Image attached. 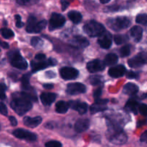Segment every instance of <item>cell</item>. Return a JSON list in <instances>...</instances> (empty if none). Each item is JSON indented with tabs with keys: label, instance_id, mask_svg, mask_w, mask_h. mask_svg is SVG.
<instances>
[{
	"label": "cell",
	"instance_id": "1",
	"mask_svg": "<svg viewBox=\"0 0 147 147\" xmlns=\"http://www.w3.org/2000/svg\"><path fill=\"white\" fill-rule=\"evenodd\" d=\"M10 106L20 116H22L32 107V101H37V97L27 91L14 93Z\"/></svg>",
	"mask_w": 147,
	"mask_h": 147
},
{
	"label": "cell",
	"instance_id": "2",
	"mask_svg": "<svg viewBox=\"0 0 147 147\" xmlns=\"http://www.w3.org/2000/svg\"><path fill=\"white\" fill-rule=\"evenodd\" d=\"M107 126L108 131L106 136L109 142L116 145H122L127 142V135L123 131L119 122L108 119Z\"/></svg>",
	"mask_w": 147,
	"mask_h": 147
},
{
	"label": "cell",
	"instance_id": "3",
	"mask_svg": "<svg viewBox=\"0 0 147 147\" xmlns=\"http://www.w3.org/2000/svg\"><path fill=\"white\" fill-rule=\"evenodd\" d=\"M85 32L90 37H100L106 32L104 26L98 22L91 20L86 23L83 27Z\"/></svg>",
	"mask_w": 147,
	"mask_h": 147
},
{
	"label": "cell",
	"instance_id": "4",
	"mask_svg": "<svg viewBox=\"0 0 147 147\" xmlns=\"http://www.w3.org/2000/svg\"><path fill=\"white\" fill-rule=\"evenodd\" d=\"M107 24L113 31L119 32L128 28L131 24V20L126 17H117L108 20Z\"/></svg>",
	"mask_w": 147,
	"mask_h": 147
},
{
	"label": "cell",
	"instance_id": "5",
	"mask_svg": "<svg viewBox=\"0 0 147 147\" xmlns=\"http://www.w3.org/2000/svg\"><path fill=\"white\" fill-rule=\"evenodd\" d=\"M8 58L10 62V64L14 67L20 69V70H25L28 67L27 61L25 59L23 58L20 55L18 50H11L8 53Z\"/></svg>",
	"mask_w": 147,
	"mask_h": 147
},
{
	"label": "cell",
	"instance_id": "6",
	"mask_svg": "<svg viewBox=\"0 0 147 147\" xmlns=\"http://www.w3.org/2000/svg\"><path fill=\"white\" fill-rule=\"evenodd\" d=\"M65 22V19L62 14L58 13H53L50 20L49 30L50 31L59 29L63 27Z\"/></svg>",
	"mask_w": 147,
	"mask_h": 147
},
{
	"label": "cell",
	"instance_id": "7",
	"mask_svg": "<svg viewBox=\"0 0 147 147\" xmlns=\"http://www.w3.org/2000/svg\"><path fill=\"white\" fill-rule=\"evenodd\" d=\"M38 62L32 61L31 63L32 72H37L40 70H43L48 66L56 65L57 63V60L54 58H49L47 60H37Z\"/></svg>",
	"mask_w": 147,
	"mask_h": 147
},
{
	"label": "cell",
	"instance_id": "8",
	"mask_svg": "<svg viewBox=\"0 0 147 147\" xmlns=\"http://www.w3.org/2000/svg\"><path fill=\"white\" fill-rule=\"evenodd\" d=\"M13 135L15 137L20 139L29 141V142H34L37 140V135L34 133L29 131L22 129H17L13 131Z\"/></svg>",
	"mask_w": 147,
	"mask_h": 147
},
{
	"label": "cell",
	"instance_id": "9",
	"mask_svg": "<svg viewBox=\"0 0 147 147\" xmlns=\"http://www.w3.org/2000/svg\"><path fill=\"white\" fill-rule=\"evenodd\" d=\"M60 73L61 77L65 80H73L78 76V71L73 67H65L60 69Z\"/></svg>",
	"mask_w": 147,
	"mask_h": 147
},
{
	"label": "cell",
	"instance_id": "10",
	"mask_svg": "<svg viewBox=\"0 0 147 147\" xmlns=\"http://www.w3.org/2000/svg\"><path fill=\"white\" fill-rule=\"evenodd\" d=\"M66 91L70 95H77L85 93L86 91V88L80 83H70L67 85Z\"/></svg>",
	"mask_w": 147,
	"mask_h": 147
},
{
	"label": "cell",
	"instance_id": "11",
	"mask_svg": "<svg viewBox=\"0 0 147 147\" xmlns=\"http://www.w3.org/2000/svg\"><path fill=\"white\" fill-rule=\"evenodd\" d=\"M109 102L108 99H96L94 104H93L90 107V113L92 114L98 113V112L103 111L107 109L106 104Z\"/></svg>",
	"mask_w": 147,
	"mask_h": 147
},
{
	"label": "cell",
	"instance_id": "12",
	"mask_svg": "<svg viewBox=\"0 0 147 147\" xmlns=\"http://www.w3.org/2000/svg\"><path fill=\"white\" fill-rule=\"evenodd\" d=\"M106 67L104 62L100 60H93L87 64V69L90 73H94L103 70Z\"/></svg>",
	"mask_w": 147,
	"mask_h": 147
},
{
	"label": "cell",
	"instance_id": "13",
	"mask_svg": "<svg viewBox=\"0 0 147 147\" xmlns=\"http://www.w3.org/2000/svg\"><path fill=\"white\" fill-rule=\"evenodd\" d=\"M69 42H70V45L77 47V48H85L89 45L88 40H86L83 36L80 35L75 36L70 40Z\"/></svg>",
	"mask_w": 147,
	"mask_h": 147
},
{
	"label": "cell",
	"instance_id": "14",
	"mask_svg": "<svg viewBox=\"0 0 147 147\" xmlns=\"http://www.w3.org/2000/svg\"><path fill=\"white\" fill-rule=\"evenodd\" d=\"M69 106L70 109L76 110L80 114H84L87 112L88 104L83 102H80L78 100H70L68 102Z\"/></svg>",
	"mask_w": 147,
	"mask_h": 147
},
{
	"label": "cell",
	"instance_id": "15",
	"mask_svg": "<svg viewBox=\"0 0 147 147\" xmlns=\"http://www.w3.org/2000/svg\"><path fill=\"white\" fill-rule=\"evenodd\" d=\"M98 42L99 45L104 49H109L111 47L112 43L111 40V34L109 32H105L104 33L101 34L99 37V39L98 40Z\"/></svg>",
	"mask_w": 147,
	"mask_h": 147
},
{
	"label": "cell",
	"instance_id": "16",
	"mask_svg": "<svg viewBox=\"0 0 147 147\" xmlns=\"http://www.w3.org/2000/svg\"><path fill=\"white\" fill-rule=\"evenodd\" d=\"M126 67L122 65L114 66L111 67L109 70V75L112 78H118L122 77L126 73Z\"/></svg>",
	"mask_w": 147,
	"mask_h": 147
},
{
	"label": "cell",
	"instance_id": "17",
	"mask_svg": "<svg viewBox=\"0 0 147 147\" xmlns=\"http://www.w3.org/2000/svg\"><path fill=\"white\" fill-rule=\"evenodd\" d=\"M90 126V121L87 119H80L75 123V130L78 133H81L87 130Z\"/></svg>",
	"mask_w": 147,
	"mask_h": 147
},
{
	"label": "cell",
	"instance_id": "18",
	"mask_svg": "<svg viewBox=\"0 0 147 147\" xmlns=\"http://www.w3.org/2000/svg\"><path fill=\"white\" fill-rule=\"evenodd\" d=\"M42 118L40 116H36V117H29V116H26L24 118V125L27 127L30 128H35L37 126L42 123Z\"/></svg>",
	"mask_w": 147,
	"mask_h": 147
},
{
	"label": "cell",
	"instance_id": "19",
	"mask_svg": "<svg viewBox=\"0 0 147 147\" xmlns=\"http://www.w3.org/2000/svg\"><path fill=\"white\" fill-rule=\"evenodd\" d=\"M128 64H129V65L131 67L136 68V67H142L143 65L145 64V62L144 60V58L142 55H141V53H139L135 57L129 59V61H128Z\"/></svg>",
	"mask_w": 147,
	"mask_h": 147
},
{
	"label": "cell",
	"instance_id": "20",
	"mask_svg": "<svg viewBox=\"0 0 147 147\" xmlns=\"http://www.w3.org/2000/svg\"><path fill=\"white\" fill-rule=\"evenodd\" d=\"M57 95L53 93H43L40 96L41 101L45 106H50L55 100Z\"/></svg>",
	"mask_w": 147,
	"mask_h": 147
},
{
	"label": "cell",
	"instance_id": "21",
	"mask_svg": "<svg viewBox=\"0 0 147 147\" xmlns=\"http://www.w3.org/2000/svg\"><path fill=\"white\" fill-rule=\"evenodd\" d=\"M139 104L136 100L134 99H130L126 102V105H125V109L129 112H132L134 114H136L138 113V110H139Z\"/></svg>",
	"mask_w": 147,
	"mask_h": 147
},
{
	"label": "cell",
	"instance_id": "22",
	"mask_svg": "<svg viewBox=\"0 0 147 147\" xmlns=\"http://www.w3.org/2000/svg\"><path fill=\"white\" fill-rule=\"evenodd\" d=\"M130 34L136 42H139L142 38L143 30L139 26H134L130 30Z\"/></svg>",
	"mask_w": 147,
	"mask_h": 147
},
{
	"label": "cell",
	"instance_id": "23",
	"mask_svg": "<svg viewBox=\"0 0 147 147\" xmlns=\"http://www.w3.org/2000/svg\"><path fill=\"white\" fill-rule=\"evenodd\" d=\"M123 93L129 96H134L139 92V87L136 84L132 83H128L123 87Z\"/></svg>",
	"mask_w": 147,
	"mask_h": 147
},
{
	"label": "cell",
	"instance_id": "24",
	"mask_svg": "<svg viewBox=\"0 0 147 147\" xmlns=\"http://www.w3.org/2000/svg\"><path fill=\"white\" fill-rule=\"evenodd\" d=\"M67 16H68V18L73 22L74 24H78L81 22L82 18V14H80L79 11H75V10H72V11H70L67 14Z\"/></svg>",
	"mask_w": 147,
	"mask_h": 147
},
{
	"label": "cell",
	"instance_id": "25",
	"mask_svg": "<svg viewBox=\"0 0 147 147\" xmlns=\"http://www.w3.org/2000/svg\"><path fill=\"white\" fill-rule=\"evenodd\" d=\"M38 22L37 21V18L34 16H30L27 20V27H26V31L29 33H34V29L35 25Z\"/></svg>",
	"mask_w": 147,
	"mask_h": 147
},
{
	"label": "cell",
	"instance_id": "26",
	"mask_svg": "<svg viewBox=\"0 0 147 147\" xmlns=\"http://www.w3.org/2000/svg\"><path fill=\"white\" fill-rule=\"evenodd\" d=\"M69 108L70 106L68 103H66L63 100H60L56 103L55 110L59 113H65L68 111Z\"/></svg>",
	"mask_w": 147,
	"mask_h": 147
},
{
	"label": "cell",
	"instance_id": "27",
	"mask_svg": "<svg viewBox=\"0 0 147 147\" xmlns=\"http://www.w3.org/2000/svg\"><path fill=\"white\" fill-rule=\"evenodd\" d=\"M30 74L27 73L24 75L22 78V88L25 91H32V87L30 85Z\"/></svg>",
	"mask_w": 147,
	"mask_h": 147
},
{
	"label": "cell",
	"instance_id": "28",
	"mask_svg": "<svg viewBox=\"0 0 147 147\" xmlns=\"http://www.w3.org/2000/svg\"><path fill=\"white\" fill-rule=\"evenodd\" d=\"M118 60H119V58H118V56L116 55L113 54V53H110L106 56L103 62H104L106 65L111 66L116 64Z\"/></svg>",
	"mask_w": 147,
	"mask_h": 147
},
{
	"label": "cell",
	"instance_id": "29",
	"mask_svg": "<svg viewBox=\"0 0 147 147\" xmlns=\"http://www.w3.org/2000/svg\"><path fill=\"white\" fill-rule=\"evenodd\" d=\"M128 40H129V37L126 35H125V34H117V35L114 37L115 43L118 45L124 44Z\"/></svg>",
	"mask_w": 147,
	"mask_h": 147
},
{
	"label": "cell",
	"instance_id": "30",
	"mask_svg": "<svg viewBox=\"0 0 147 147\" xmlns=\"http://www.w3.org/2000/svg\"><path fill=\"white\" fill-rule=\"evenodd\" d=\"M47 25V21L45 20H41V21L38 22L37 24L35 25L34 29V33H39L40 32L42 31L46 27Z\"/></svg>",
	"mask_w": 147,
	"mask_h": 147
},
{
	"label": "cell",
	"instance_id": "31",
	"mask_svg": "<svg viewBox=\"0 0 147 147\" xmlns=\"http://www.w3.org/2000/svg\"><path fill=\"white\" fill-rule=\"evenodd\" d=\"M1 36L5 39H9L14 37V34L12 30L8 28H2L1 30Z\"/></svg>",
	"mask_w": 147,
	"mask_h": 147
},
{
	"label": "cell",
	"instance_id": "32",
	"mask_svg": "<svg viewBox=\"0 0 147 147\" xmlns=\"http://www.w3.org/2000/svg\"><path fill=\"white\" fill-rule=\"evenodd\" d=\"M136 22L138 24L146 25L147 24V14H141L136 17Z\"/></svg>",
	"mask_w": 147,
	"mask_h": 147
},
{
	"label": "cell",
	"instance_id": "33",
	"mask_svg": "<svg viewBox=\"0 0 147 147\" xmlns=\"http://www.w3.org/2000/svg\"><path fill=\"white\" fill-rule=\"evenodd\" d=\"M131 53V47L129 45L123 46L120 50V55L121 57H126L129 56Z\"/></svg>",
	"mask_w": 147,
	"mask_h": 147
},
{
	"label": "cell",
	"instance_id": "34",
	"mask_svg": "<svg viewBox=\"0 0 147 147\" xmlns=\"http://www.w3.org/2000/svg\"><path fill=\"white\" fill-rule=\"evenodd\" d=\"M102 78L99 76H92L89 78V83L93 86H97L101 83Z\"/></svg>",
	"mask_w": 147,
	"mask_h": 147
},
{
	"label": "cell",
	"instance_id": "35",
	"mask_svg": "<svg viewBox=\"0 0 147 147\" xmlns=\"http://www.w3.org/2000/svg\"><path fill=\"white\" fill-rule=\"evenodd\" d=\"M31 45L34 47H40L42 46L43 41L40 37H34L31 40Z\"/></svg>",
	"mask_w": 147,
	"mask_h": 147
},
{
	"label": "cell",
	"instance_id": "36",
	"mask_svg": "<svg viewBox=\"0 0 147 147\" xmlns=\"http://www.w3.org/2000/svg\"><path fill=\"white\" fill-rule=\"evenodd\" d=\"M45 147H62V144L57 141H50L45 144Z\"/></svg>",
	"mask_w": 147,
	"mask_h": 147
},
{
	"label": "cell",
	"instance_id": "37",
	"mask_svg": "<svg viewBox=\"0 0 147 147\" xmlns=\"http://www.w3.org/2000/svg\"><path fill=\"white\" fill-rule=\"evenodd\" d=\"M16 1L20 5H27L30 4H35L40 0H16Z\"/></svg>",
	"mask_w": 147,
	"mask_h": 147
},
{
	"label": "cell",
	"instance_id": "38",
	"mask_svg": "<svg viewBox=\"0 0 147 147\" xmlns=\"http://www.w3.org/2000/svg\"><path fill=\"white\" fill-rule=\"evenodd\" d=\"M139 111L143 116H147V105L140 104L139 107Z\"/></svg>",
	"mask_w": 147,
	"mask_h": 147
},
{
	"label": "cell",
	"instance_id": "39",
	"mask_svg": "<svg viewBox=\"0 0 147 147\" xmlns=\"http://www.w3.org/2000/svg\"><path fill=\"white\" fill-rule=\"evenodd\" d=\"M15 21H16V27H18V28H21V27H22L23 26H24V23L22 22V20H21V17H20V15H18V14H17V15H15Z\"/></svg>",
	"mask_w": 147,
	"mask_h": 147
},
{
	"label": "cell",
	"instance_id": "40",
	"mask_svg": "<svg viewBox=\"0 0 147 147\" xmlns=\"http://www.w3.org/2000/svg\"><path fill=\"white\" fill-rule=\"evenodd\" d=\"M126 77L129 79H135V78H139V75L136 73H134L133 71H128L126 73Z\"/></svg>",
	"mask_w": 147,
	"mask_h": 147
},
{
	"label": "cell",
	"instance_id": "41",
	"mask_svg": "<svg viewBox=\"0 0 147 147\" xmlns=\"http://www.w3.org/2000/svg\"><path fill=\"white\" fill-rule=\"evenodd\" d=\"M119 9V6L114 4V5L109 6L105 9V11H116Z\"/></svg>",
	"mask_w": 147,
	"mask_h": 147
},
{
	"label": "cell",
	"instance_id": "42",
	"mask_svg": "<svg viewBox=\"0 0 147 147\" xmlns=\"http://www.w3.org/2000/svg\"><path fill=\"white\" fill-rule=\"evenodd\" d=\"M0 111H1V114L4 115V116H7V109L6 105L4 104L3 102H1V104H0Z\"/></svg>",
	"mask_w": 147,
	"mask_h": 147
},
{
	"label": "cell",
	"instance_id": "43",
	"mask_svg": "<svg viewBox=\"0 0 147 147\" xmlns=\"http://www.w3.org/2000/svg\"><path fill=\"white\" fill-rule=\"evenodd\" d=\"M69 5H70V1L68 0H61V6L63 11H65L69 7Z\"/></svg>",
	"mask_w": 147,
	"mask_h": 147
},
{
	"label": "cell",
	"instance_id": "44",
	"mask_svg": "<svg viewBox=\"0 0 147 147\" xmlns=\"http://www.w3.org/2000/svg\"><path fill=\"white\" fill-rule=\"evenodd\" d=\"M101 93H102V88H98L96 89V90L94 91V93H93V96H94L95 98L98 99L99 98V97H100V96H101Z\"/></svg>",
	"mask_w": 147,
	"mask_h": 147
},
{
	"label": "cell",
	"instance_id": "45",
	"mask_svg": "<svg viewBox=\"0 0 147 147\" xmlns=\"http://www.w3.org/2000/svg\"><path fill=\"white\" fill-rule=\"evenodd\" d=\"M35 60H46L45 55L42 54V53H40V54L36 55Z\"/></svg>",
	"mask_w": 147,
	"mask_h": 147
},
{
	"label": "cell",
	"instance_id": "46",
	"mask_svg": "<svg viewBox=\"0 0 147 147\" xmlns=\"http://www.w3.org/2000/svg\"><path fill=\"white\" fill-rule=\"evenodd\" d=\"M45 76L48 78H53L56 76V74L53 71H47L45 73Z\"/></svg>",
	"mask_w": 147,
	"mask_h": 147
},
{
	"label": "cell",
	"instance_id": "47",
	"mask_svg": "<svg viewBox=\"0 0 147 147\" xmlns=\"http://www.w3.org/2000/svg\"><path fill=\"white\" fill-rule=\"evenodd\" d=\"M140 140L142 142H144V143H147V131L144 132L142 135L141 136Z\"/></svg>",
	"mask_w": 147,
	"mask_h": 147
},
{
	"label": "cell",
	"instance_id": "48",
	"mask_svg": "<svg viewBox=\"0 0 147 147\" xmlns=\"http://www.w3.org/2000/svg\"><path fill=\"white\" fill-rule=\"evenodd\" d=\"M9 120L10 123H11V124L12 125V126H15L17 125V121L14 116H9Z\"/></svg>",
	"mask_w": 147,
	"mask_h": 147
},
{
	"label": "cell",
	"instance_id": "49",
	"mask_svg": "<svg viewBox=\"0 0 147 147\" xmlns=\"http://www.w3.org/2000/svg\"><path fill=\"white\" fill-rule=\"evenodd\" d=\"M53 87H54V86L52 83H46V84L43 85V88L45 89H48V90L53 88Z\"/></svg>",
	"mask_w": 147,
	"mask_h": 147
},
{
	"label": "cell",
	"instance_id": "50",
	"mask_svg": "<svg viewBox=\"0 0 147 147\" xmlns=\"http://www.w3.org/2000/svg\"><path fill=\"white\" fill-rule=\"evenodd\" d=\"M1 47H2V48H4V49H8L9 47V45H8V43L4 42H1Z\"/></svg>",
	"mask_w": 147,
	"mask_h": 147
},
{
	"label": "cell",
	"instance_id": "51",
	"mask_svg": "<svg viewBox=\"0 0 147 147\" xmlns=\"http://www.w3.org/2000/svg\"><path fill=\"white\" fill-rule=\"evenodd\" d=\"M6 89H7V87H6L5 85H4V83H1V91L5 92Z\"/></svg>",
	"mask_w": 147,
	"mask_h": 147
},
{
	"label": "cell",
	"instance_id": "52",
	"mask_svg": "<svg viewBox=\"0 0 147 147\" xmlns=\"http://www.w3.org/2000/svg\"><path fill=\"white\" fill-rule=\"evenodd\" d=\"M1 100H4V99L6 98V95H5V93H4V92H3V91H1Z\"/></svg>",
	"mask_w": 147,
	"mask_h": 147
},
{
	"label": "cell",
	"instance_id": "53",
	"mask_svg": "<svg viewBox=\"0 0 147 147\" xmlns=\"http://www.w3.org/2000/svg\"><path fill=\"white\" fill-rule=\"evenodd\" d=\"M110 1L111 0H100V1L102 4H107V3H109Z\"/></svg>",
	"mask_w": 147,
	"mask_h": 147
},
{
	"label": "cell",
	"instance_id": "54",
	"mask_svg": "<svg viewBox=\"0 0 147 147\" xmlns=\"http://www.w3.org/2000/svg\"><path fill=\"white\" fill-rule=\"evenodd\" d=\"M68 1H70H70H73V0H68Z\"/></svg>",
	"mask_w": 147,
	"mask_h": 147
},
{
	"label": "cell",
	"instance_id": "55",
	"mask_svg": "<svg viewBox=\"0 0 147 147\" xmlns=\"http://www.w3.org/2000/svg\"><path fill=\"white\" fill-rule=\"evenodd\" d=\"M146 1H147V0H146Z\"/></svg>",
	"mask_w": 147,
	"mask_h": 147
}]
</instances>
